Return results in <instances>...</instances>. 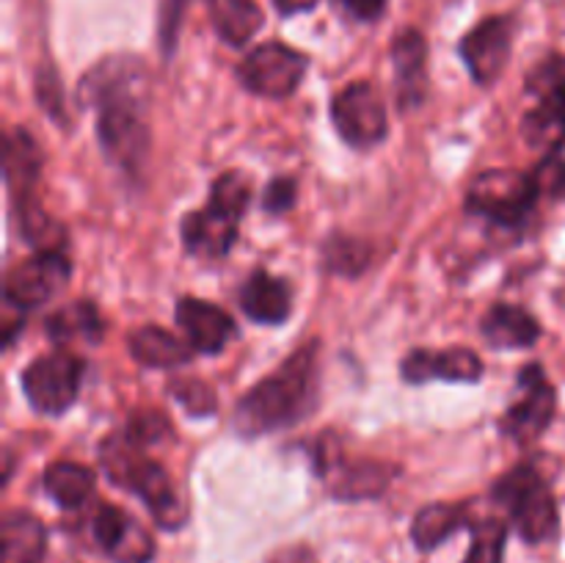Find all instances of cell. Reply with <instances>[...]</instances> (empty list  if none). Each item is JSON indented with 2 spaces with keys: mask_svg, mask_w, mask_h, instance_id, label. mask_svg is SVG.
<instances>
[{
  "mask_svg": "<svg viewBox=\"0 0 565 563\" xmlns=\"http://www.w3.org/2000/svg\"><path fill=\"white\" fill-rule=\"evenodd\" d=\"M149 99H114L97 108V136L105 158L127 174L141 171L149 155Z\"/></svg>",
  "mask_w": 565,
  "mask_h": 563,
  "instance_id": "cell-5",
  "label": "cell"
},
{
  "mask_svg": "<svg viewBox=\"0 0 565 563\" xmlns=\"http://www.w3.org/2000/svg\"><path fill=\"white\" fill-rule=\"evenodd\" d=\"M252 188L237 171H226L213 182L210 202L202 210H191L182 219V243L193 257L218 259L230 254L237 241V226L248 208Z\"/></svg>",
  "mask_w": 565,
  "mask_h": 563,
  "instance_id": "cell-3",
  "label": "cell"
},
{
  "mask_svg": "<svg viewBox=\"0 0 565 563\" xmlns=\"http://www.w3.org/2000/svg\"><path fill=\"white\" fill-rule=\"evenodd\" d=\"M483 337L489 340V346L511 348V351H519V348L535 346V340L541 337V326L527 309L516 307V304H494L489 312L483 315Z\"/></svg>",
  "mask_w": 565,
  "mask_h": 563,
  "instance_id": "cell-19",
  "label": "cell"
},
{
  "mask_svg": "<svg viewBox=\"0 0 565 563\" xmlns=\"http://www.w3.org/2000/svg\"><path fill=\"white\" fill-rule=\"evenodd\" d=\"M47 334L55 342H99L103 337V318L92 301H75L61 307L47 318Z\"/></svg>",
  "mask_w": 565,
  "mask_h": 563,
  "instance_id": "cell-26",
  "label": "cell"
},
{
  "mask_svg": "<svg viewBox=\"0 0 565 563\" xmlns=\"http://www.w3.org/2000/svg\"><path fill=\"white\" fill-rule=\"evenodd\" d=\"M348 17L359 22H373L384 14L386 9V0H334Z\"/></svg>",
  "mask_w": 565,
  "mask_h": 563,
  "instance_id": "cell-38",
  "label": "cell"
},
{
  "mask_svg": "<svg viewBox=\"0 0 565 563\" xmlns=\"http://www.w3.org/2000/svg\"><path fill=\"white\" fill-rule=\"evenodd\" d=\"M519 386H522V397L511 403L502 417L500 428L502 434L511 436L519 445H530L539 439L546 428H550L552 417H555L557 395L555 386L544 375L541 364H527L519 373Z\"/></svg>",
  "mask_w": 565,
  "mask_h": 563,
  "instance_id": "cell-10",
  "label": "cell"
},
{
  "mask_svg": "<svg viewBox=\"0 0 565 563\" xmlns=\"http://www.w3.org/2000/svg\"><path fill=\"white\" fill-rule=\"evenodd\" d=\"M42 486L61 508H81L94 491V472L75 461H55L44 469Z\"/></svg>",
  "mask_w": 565,
  "mask_h": 563,
  "instance_id": "cell-24",
  "label": "cell"
},
{
  "mask_svg": "<svg viewBox=\"0 0 565 563\" xmlns=\"http://www.w3.org/2000/svg\"><path fill=\"white\" fill-rule=\"evenodd\" d=\"M527 92L539 99H563L565 103V55H550L527 75Z\"/></svg>",
  "mask_w": 565,
  "mask_h": 563,
  "instance_id": "cell-30",
  "label": "cell"
},
{
  "mask_svg": "<svg viewBox=\"0 0 565 563\" xmlns=\"http://www.w3.org/2000/svg\"><path fill=\"white\" fill-rule=\"evenodd\" d=\"M210 17L218 36L232 47L252 42L265 20L257 0H210Z\"/></svg>",
  "mask_w": 565,
  "mask_h": 563,
  "instance_id": "cell-22",
  "label": "cell"
},
{
  "mask_svg": "<svg viewBox=\"0 0 565 563\" xmlns=\"http://www.w3.org/2000/svg\"><path fill=\"white\" fill-rule=\"evenodd\" d=\"M467 506H452V502H434V506H425L423 511L414 517L412 524L414 546L423 552H434L441 541H447L458 528L467 524Z\"/></svg>",
  "mask_w": 565,
  "mask_h": 563,
  "instance_id": "cell-23",
  "label": "cell"
},
{
  "mask_svg": "<svg viewBox=\"0 0 565 563\" xmlns=\"http://www.w3.org/2000/svg\"><path fill=\"white\" fill-rule=\"evenodd\" d=\"M39 149L33 144V138L25 130H17L6 138V177H9V188L17 185V180L22 182V188L31 185L39 174Z\"/></svg>",
  "mask_w": 565,
  "mask_h": 563,
  "instance_id": "cell-28",
  "label": "cell"
},
{
  "mask_svg": "<svg viewBox=\"0 0 565 563\" xmlns=\"http://www.w3.org/2000/svg\"><path fill=\"white\" fill-rule=\"evenodd\" d=\"M94 539L114 563H149L154 541L143 524L116 506H103L94 517Z\"/></svg>",
  "mask_w": 565,
  "mask_h": 563,
  "instance_id": "cell-14",
  "label": "cell"
},
{
  "mask_svg": "<svg viewBox=\"0 0 565 563\" xmlns=\"http://www.w3.org/2000/svg\"><path fill=\"white\" fill-rule=\"evenodd\" d=\"M370 263V248L353 237H331L326 246V265L337 274L353 276Z\"/></svg>",
  "mask_w": 565,
  "mask_h": 563,
  "instance_id": "cell-31",
  "label": "cell"
},
{
  "mask_svg": "<svg viewBox=\"0 0 565 563\" xmlns=\"http://www.w3.org/2000/svg\"><path fill=\"white\" fill-rule=\"evenodd\" d=\"M395 467L381 461H359L351 467L340 469L334 480H331V491L340 500H364V497H379L381 491L390 486Z\"/></svg>",
  "mask_w": 565,
  "mask_h": 563,
  "instance_id": "cell-27",
  "label": "cell"
},
{
  "mask_svg": "<svg viewBox=\"0 0 565 563\" xmlns=\"http://www.w3.org/2000/svg\"><path fill=\"white\" fill-rule=\"evenodd\" d=\"M22 232L28 243L36 246L39 252H61L64 246V232L42 210H22Z\"/></svg>",
  "mask_w": 565,
  "mask_h": 563,
  "instance_id": "cell-32",
  "label": "cell"
},
{
  "mask_svg": "<svg viewBox=\"0 0 565 563\" xmlns=\"http://www.w3.org/2000/svg\"><path fill=\"white\" fill-rule=\"evenodd\" d=\"M403 379L412 384H425V381H478L483 375V362L469 348H447V351H417L408 353L401 364Z\"/></svg>",
  "mask_w": 565,
  "mask_h": 563,
  "instance_id": "cell-17",
  "label": "cell"
},
{
  "mask_svg": "<svg viewBox=\"0 0 565 563\" xmlns=\"http://www.w3.org/2000/svg\"><path fill=\"white\" fill-rule=\"evenodd\" d=\"M539 196L541 193L535 188L533 174L494 169L475 177L467 191V208L497 224L513 226L527 219Z\"/></svg>",
  "mask_w": 565,
  "mask_h": 563,
  "instance_id": "cell-6",
  "label": "cell"
},
{
  "mask_svg": "<svg viewBox=\"0 0 565 563\" xmlns=\"http://www.w3.org/2000/svg\"><path fill=\"white\" fill-rule=\"evenodd\" d=\"M274 3L281 14H296V11L315 9V3H318V0H274Z\"/></svg>",
  "mask_w": 565,
  "mask_h": 563,
  "instance_id": "cell-39",
  "label": "cell"
},
{
  "mask_svg": "<svg viewBox=\"0 0 565 563\" xmlns=\"http://www.w3.org/2000/svg\"><path fill=\"white\" fill-rule=\"evenodd\" d=\"M127 346H130L132 359H136L138 364L160 370L180 368V364H185L193 353L191 346L177 340L171 331L160 329V326H141V329L132 331Z\"/></svg>",
  "mask_w": 565,
  "mask_h": 563,
  "instance_id": "cell-20",
  "label": "cell"
},
{
  "mask_svg": "<svg viewBox=\"0 0 565 563\" xmlns=\"http://www.w3.org/2000/svg\"><path fill=\"white\" fill-rule=\"evenodd\" d=\"M331 119H334L337 132L356 149L375 147L384 141L390 130L384 97L367 81L351 83L337 94L331 103Z\"/></svg>",
  "mask_w": 565,
  "mask_h": 563,
  "instance_id": "cell-9",
  "label": "cell"
},
{
  "mask_svg": "<svg viewBox=\"0 0 565 563\" xmlns=\"http://www.w3.org/2000/svg\"><path fill=\"white\" fill-rule=\"evenodd\" d=\"M241 307L257 323H285L292 309L290 287L279 276H270L268 270H254L241 290Z\"/></svg>",
  "mask_w": 565,
  "mask_h": 563,
  "instance_id": "cell-18",
  "label": "cell"
},
{
  "mask_svg": "<svg viewBox=\"0 0 565 563\" xmlns=\"http://www.w3.org/2000/svg\"><path fill=\"white\" fill-rule=\"evenodd\" d=\"M182 6H185V0H163V9H160V39H163L166 53H171V47H174V36L180 31L182 20Z\"/></svg>",
  "mask_w": 565,
  "mask_h": 563,
  "instance_id": "cell-37",
  "label": "cell"
},
{
  "mask_svg": "<svg viewBox=\"0 0 565 563\" xmlns=\"http://www.w3.org/2000/svg\"><path fill=\"white\" fill-rule=\"evenodd\" d=\"M47 550L44 524L28 511H9L3 517V563H42Z\"/></svg>",
  "mask_w": 565,
  "mask_h": 563,
  "instance_id": "cell-21",
  "label": "cell"
},
{
  "mask_svg": "<svg viewBox=\"0 0 565 563\" xmlns=\"http://www.w3.org/2000/svg\"><path fill=\"white\" fill-rule=\"evenodd\" d=\"M535 188H539L541 196H563L565 193V160L561 158H546L544 163H539V169L533 171Z\"/></svg>",
  "mask_w": 565,
  "mask_h": 563,
  "instance_id": "cell-35",
  "label": "cell"
},
{
  "mask_svg": "<svg viewBox=\"0 0 565 563\" xmlns=\"http://www.w3.org/2000/svg\"><path fill=\"white\" fill-rule=\"evenodd\" d=\"M511 17H489L461 39V59L467 61L469 72L480 86H491L505 72L508 59H511Z\"/></svg>",
  "mask_w": 565,
  "mask_h": 563,
  "instance_id": "cell-13",
  "label": "cell"
},
{
  "mask_svg": "<svg viewBox=\"0 0 565 563\" xmlns=\"http://www.w3.org/2000/svg\"><path fill=\"white\" fill-rule=\"evenodd\" d=\"M81 103L99 108L110 99H149V72L136 55H110L83 75Z\"/></svg>",
  "mask_w": 565,
  "mask_h": 563,
  "instance_id": "cell-12",
  "label": "cell"
},
{
  "mask_svg": "<svg viewBox=\"0 0 565 563\" xmlns=\"http://www.w3.org/2000/svg\"><path fill=\"white\" fill-rule=\"evenodd\" d=\"M522 136L530 147L555 152L565 144V103L563 99H539L522 119Z\"/></svg>",
  "mask_w": 565,
  "mask_h": 563,
  "instance_id": "cell-25",
  "label": "cell"
},
{
  "mask_svg": "<svg viewBox=\"0 0 565 563\" xmlns=\"http://www.w3.org/2000/svg\"><path fill=\"white\" fill-rule=\"evenodd\" d=\"M494 500L508 511L519 535L527 544H544L557 533V502L539 469L522 467L502 475L494 486Z\"/></svg>",
  "mask_w": 565,
  "mask_h": 563,
  "instance_id": "cell-4",
  "label": "cell"
},
{
  "mask_svg": "<svg viewBox=\"0 0 565 563\" xmlns=\"http://www.w3.org/2000/svg\"><path fill=\"white\" fill-rule=\"evenodd\" d=\"M508 541V524L502 519H483L472 524V546L463 563H502Z\"/></svg>",
  "mask_w": 565,
  "mask_h": 563,
  "instance_id": "cell-29",
  "label": "cell"
},
{
  "mask_svg": "<svg viewBox=\"0 0 565 563\" xmlns=\"http://www.w3.org/2000/svg\"><path fill=\"white\" fill-rule=\"evenodd\" d=\"M171 395L182 403L185 412H191L193 417H210L215 412V395L204 381L199 379H180L171 384Z\"/></svg>",
  "mask_w": 565,
  "mask_h": 563,
  "instance_id": "cell-33",
  "label": "cell"
},
{
  "mask_svg": "<svg viewBox=\"0 0 565 563\" xmlns=\"http://www.w3.org/2000/svg\"><path fill=\"white\" fill-rule=\"evenodd\" d=\"M143 447L132 445L125 434L108 436L99 447V461L108 478L121 489L132 491L147 502L154 522L166 530H177L185 524V506L171 486L169 472L158 461L143 456Z\"/></svg>",
  "mask_w": 565,
  "mask_h": 563,
  "instance_id": "cell-2",
  "label": "cell"
},
{
  "mask_svg": "<svg viewBox=\"0 0 565 563\" xmlns=\"http://www.w3.org/2000/svg\"><path fill=\"white\" fill-rule=\"evenodd\" d=\"M83 381V359L70 351L39 357L22 373V390L39 414H64L75 403Z\"/></svg>",
  "mask_w": 565,
  "mask_h": 563,
  "instance_id": "cell-7",
  "label": "cell"
},
{
  "mask_svg": "<svg viewBox=\"0 0 565 563\" xmlns=\"http://www.w3.org/2000/svg\"><path fill=\"white\" fill-rule=\"evenodd\" d=\"M174 318L180 329L185 331L188 346L199 353L224 351L226 342L235 337V320L226 309L202 298L185 296L174 309Z\"/></svg>",
  "mask_w": 565,
  "mask_h": 563,
  "instance_id": "cell-16",
  "label": "cell"
},
{
  "mask_svg": "<svg viewBox=\"0 0 565 563\" xmlns=\"http://www.w3.org/2000/svg\"><path fill=\"white\" fill-rule=\"evenodd\" d=\"M395 94L403 110L419 108L428 97V42L419 31L406 28L392 42Z\"/></svg>",
  "mask_w": 565,
  "mask_h": 563,
  "instance_id": "cell-15",
  "label": "cell"
},
{
  "mask_svg": "<svg viewBox=\"0 0 565 563\" xmlns=\"http://www.w3.org/2000/svg\"><path fill=\"white\" fill-rule=\"evenodd\" d=\"M307 70L309 59L303 53L281 42H265L243 59L237 75L248 92L259 94V97L285 99L301 86Z\"/></svg>",
  "mask_w": 565,
  "mask_h": 563,
  "instance_id": "cell-8",
  "label": "cell"
},
{
  "mask_svg": "<svg viewBox=\"0 0 565 563\" xmlns=\"http://www.w3.org/2000/svg\"><path fill=\"white\" fill-rule=\"evenodd\" d=\"M70 274L72 265L64 254L39 252L36 257L22 259L6 274V304L20 312L25 307H39L70 282Z\"/></svg>",
  "mask_w": 565,
  "mask_h": 563,
  "instance_id": "cell-11",
  "label": "cell"
},
{
  "mask_svg": "<svg viewBox=\"0 0 565 563\" xmlns=\"http://www.w3.org/2000/svg\"><path fill=\"white\" fill-rule=\"evenodd\" d=\"M296 191L298 188L292 177H276V180H270L268 188H265L263 208L274 215L287 213V210L296 204Z\"/></svg>",
  "mask_w": 565,
  "mask_h": 563,
  "instance_id": "cell-36",
  "label": "cell"
},
{
  "mask_svg": "<svg viewBox=\"0 0 565 563\" xmlns=\"http://www.w3.org/2000/svg\"><path fill=\"white\" fill-rule=\"evenodd\" d=\"M318 397V346H301L274 375L259 381L235 408L243 436H263L307 417Z\"/></svg>",
  "mask_w": 565,
  "mask_h": 563,
  "instance_id": "cell-1",
  "label": "cell"
},
{
  "mask_svg": "<svg viewBox=\"0 0 565 563\" xmlns=\"http://www.w3.org/2000/svg\"><path fill=\"white\" fill-rule=\"evenodd\" d=\"M169 434V423H166L163 417H160L158 412H138L132 414L130 423H127L125 428V436L132 442V445L138 447H147L152 445V442L163 439V436Z\"/></svg>",
  "mask_w": 565,
  "mask_h": 563,
  "instance_id": "cell-34",
  "label": "cell"
}]
</instances>
